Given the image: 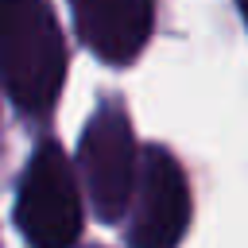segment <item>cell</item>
Returning a JSON list of instances; mask_svg holds the SVG:
<instances>
[{
    "mask_svg": "<svg viewBox=\"0 0 248 248\" xmlns=\"http://www.w3.org/2000/svg\"><path fill=\"white\" fill-rule=\"evenodd\" d=\"M16 225L31 248H74L81 236V194L58 143H43L19 182Z\"/></svg>",
    "mask_w": 248,
    "mask_h": 248,
    "instance_id": "obj_2",
    "label": "cell"
},
{
    "mask_svg": "<svg viewBox=\"0 0 248 248\" xmlns=\"http://www.w3.org/2000/svg\"><path fill=\"white\" fill-rule=\"evenodd\" d=\"M81 174H85V190L93 202V213L112 225L124 217V209L132 205L136 194V174H140V155H136V136L132 124L124 116V108L105 105L93 112V120L81 132Z\"/></svg>",
    "mask_w": 248,
    "mask_h": 248,
    "instance_id": "obj_3",
    "label": "cell"
},
{
    "mask_svg": "<svg viewBox=\"0 0 248 248\" xmlns=\"http://www.w3.org/2000/svg\"><path fill=\"white\" fill-rule=\"evenodd\" d=\"M190 225V186L170 151L147 147L140 155L136 194H132V248H178Z\"/></svg>",
    "mask_w": 248,
    "mask_h": 248,
    "instance_id": "obj_4",
    "label": "cell"
},
{
    "mask_svg": "<svg viewBox=\"0 0 248 248\" xmlns=\"http://www.w3.org/2000/svg\"><path fill=\"white\" fill-rule=\"evenodd\" d=\"M93 248H97V244H93Z\"/></svg>",
    "mask_w": 248,
    "mask_h": 248,
    "instance_id": "obj_7",
    "label": "cell"
},
{
    "mask_svg": "<svg viewBox=\"0 0 248 248\" xmlns=\"http://www.w3.org/2000/svg\"><path fill=\"white\" fill-rule=\"evenodd\" d=\"M70 8L81 43L112 66L132 62L155 23L151 0H70Z\"/></svg>",
    "mask_w": 248,
    "mask_h": 248,
    "instance_id": "obj_5",
    "label": "cell"
},
{
    "mask_svg": "<svg viewBox=\"0 0 248 248\" xmlns=\"http://www.w3.org/2000/svg\"><path fill=\"white\" fill-rule=\"evenodd\" d=\"M66 78V46L46 0H0V81L23 112H46Z\"/></svg>",
    "mask_w": 248,
    "mask_h": 248,
    "instance_id": "obj_1",
    "label": "cell"
},
{
    "mask_svg": "<svg viewBox=\"0 0 248 248\" xmlns=\"http://www.w3.org/2000/svg\"><path fill=\"white\" fill-rule=\"evenodd\" d=\"M240 4V16H244V27H248V0H236Z\"/></svg>",
    "mask_w": 248,
    "mask_h": 248,
    "instance_id": "obj_6",
    "label": "cell"
}]
</instances>
